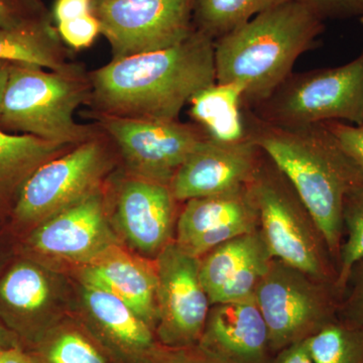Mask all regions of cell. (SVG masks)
I'll use <instances>...</instances> for the list:
<instances>
[{"instance_id":"6da1fadb","label":"cell","mask_w":363,"mask_h":363,"mask_svg":"<svg viewBox=\"0 0 363 363\" xmlns=\"http://www.w3.org/2000/svg\"><path fill=\"white\" fill-rule=\"evenodd\" d=\"M214 43L195 28L169 49L112 60L90 74L89 102L96 114L176 121L193 96L216 82Z\"/></svg>"},{"instance_id":"7a4b0ae2","label":"cell","mask_w":363,"mask_h":363,"mask_svg":"<svg viewBox=\"0 0 363 363\" xmlns=\"http://www.w3.org/2000/svg\"><path fill=\"white\" fill-rule=\"evenodd\" d=\"M247 138L297 191L320 230L336 267L343 245L346 195L363 187V175L323 123L277 125L243 108Z\"/></svg>"},{"instance_id":"3957f363","label":"cell","mask_w":363,"mask_h":363,"mask_svg":"<svg viewBox=\"0 0 363 363\" xmlns=\"http://www.w3.org/2000/svg\"><path fill=\"white\" fill-rule=\"evenodd\" d=\"M323 18L290 0L262 11L214 43L216 82L245 87L243 107L253 108L293 73L296 61L314 47Z\"/></svg>"},{"instance_id":"277c9868","label":"cell","mask_w":363,"mask_h":363,"mask_svg":"<svg viewBox=\"0 0 363 363\" xmlns=\"http://www.w3.org/2000/svg\"><path fill=\"white\" fill-rule=\"evenodd\" d=\"M90 97L89 76L86 77L80 66L45 72L40 67L13 64L0 128L75 147L99 133L74 119L76 109Z\"/></svg>"},{"instance_id":"5b68a950","label":"cell","mask_w":363,"mask_h":363,"mask_svg":"<svg viewBox=\"0 0 363 363\" xmlns=\"http://www.w3.org/2000/svg\"><path fill=\"white\" fill-rule=\"evenodd\" d=\"M250 186L272 257L335 285L337 267L323 233L291 182L264 152Z\"/></svg>"},{"instance_id":"8992f818","label":"cell","mask_w":363,"mask_h":363,"mask_svg":"<svg viewBox=\"0 0 363 363\" xmlns=\"http://www.w3.org/2000/svg\"><path fill=\"white\" fill-rule=\"evenodd\" d=\"M248 109L277 125H362L363 52L345 65L292 73L264 101Z\"/></svg>"},{"instance_id":"52a82bcc","label":"cell","mask_w":363,"mask_h":363,"mask_svg":"<svg viewBox=\"0 0 363 363\" xmlns=\"http://www.w3.org/2000/svg\"><path fill=\"white\" fill-rule=\"evenodd\" d=\"M104 138L98 133L33 172L9 210V227L18 240L50 217L100 190L113 162Z\"/></svg>"},{"instance_id":"ba28073f","label":"cell","mask_w":363,"mask_h":363,"mask_svg":"<svg viewBox=\"0 0 363 363\" xmlns=\"http://www.w3.org/2000/svg\"><path fill=\"white\" fill-rule=\"evenodd\" d=\"M255 301L277 355L337 322L341 296L334 284L319 281L272 257Z\"/></svg>"},{"instance_id":"9c48e42d","label":"cell","mask_w":363,"mask_h":363,"mask_svg":"<svg viewBox=\"0 0 363 363\" xmlns=\"http://www.w3.org/2000/svg\"><path fill=\"white\" fill-rule=\"evenodd\" d=\"M193 9L194 0H92L91 13L116 60L181 44L195 30Z\"/></svg>"},{"instance_id":"30bf717a","label":"cell","mask_w":363,"mask_h":363,"mask_svg":"<svg viewBox=\"0 0 363 363\" xmlns=\"http://www.w3.org/2000/svg\"><path fill=\"white\" fill-rule=\"evenodd\" d=\"M130 176L169 186L184 162L208 136L196 123L96 114Z\"/></svg>"},{"instance_id":"8fae6325","label":"cell","mask_w":363,"mask_h":363,"mask_svg":"<svg viewBox=\"0 0 363 363\" xmlns=\"http://www.w3.org/2000/svg\"><path fill=\"white\" fill-rule=\"evenodd\" d=\"M154 262L157 342L169 347L199 343L211 307L200 279V259L184 252L174 240Z\"/></svg>"},{"instance_id":"7c38bea8","label":"cell","mask_w":363,"mask_h":363,"mask_svg":"<svg viewBox=\"0 0 363 363\" xmlns=\"http://www.w3.org/2000/svg\"><path fill=\"white\" fill-rule=\"evenodd\" d=\"M116 245L100 189L28 231L18 238L16 252L42 262L55 259L84 267Z\"/></svg>"},{"instance_id":"4fadbf2b","label":"cell","mask_w":363,"mask_h":363,"mask_svg":"<svg viewBox=\"0 0 363 363\" xmlns=\"http://www.w3.org/2000/svg\"><path fill=\"white\" fill-rule=\"evenodd\" d=\"M61 284L49 266L16 252L0 267V322L30 350L59 317Z\"/></svg>"},{"instance_id":"5bb4252c","label":"cell","mask_w":363,"mask_h":363,"mask_svg":"<svg viewBox=\"0 0 363 363\" xmlns=\"http://www.w3.org/2000/svg\"><path fill=\"white\" fill-rule=\"evenodd\" d=\"M264 152L250 138L224 143L207 138L177 171L169 190L177 202L221 194L248 185Z\"/></svg>"},{"instance_id":"9a60e30c","label":"cell","mask_w":363,"mask_h":363,"mask_svg":"<svg viewBox=\"0 0 363 363\" xmlns=\"http://www.w3.org/2000/svg\"><path fill=\"white\" fill-rule=\"evenodd\" d=\"M175 198L169 186L128 176L117 188L116 217L131 247L155 259L174 241Z\"/></svg>"},{"instance_id":"2e32d148","label":"cell","mask_w":363,"mask_h":363,"mask_svg":"<svg viewBox=\"0 0 363 363\" xmlns=\"http://www.w3.org/2000/svg\"><path fill=\"white\" fill-rule=\"evenodd\" d=\"M81 283L86 326L118 363H150L157 343L154 329L113 294L88 281Z\"/></svg>"},{"instance_id":"e0dca14e","label":"cell","mask_w":363,"mask_h":363,"mask_svg":"<svg viewBox=\"0 0 363 363\" xmlns=\"http://www.w3.org/2000/svg\"><path fill=\"white\" fill-rule=\"evenodd\" d=\"M199 344L233 363H272L276 357L255 300L211 305Z\"/></svg>"},{"instance_id":"ac0fdd59","label":"cell","mask_w":363,"mask_h":363,"mask_svg":"<svg viewBox=\"0 0 363 363\" xmlns=\"http://www.w3.org/2000/svg\"><path fill=\"white\" fill-rule=\"evenodd\" d=\"M81 281L113 294L156 330L157 279L155 262L136 257L116 245L82 267Z\"/></svg>"},{"instance_id":"d6986e66","label":"cell","mask_w":363,"mask_h":363,"mask_svg":"<svg viewBox=\"0 0 363 363\" xmlns=\"http://www.w3.org/2000/svg\"><path fill=\"white\" fill-rule=\"evenodd\" d=\"M245 87L240 83L215 82L189 102V114L210 140L233 143L247 140L243 114Z\"/></svg>"},{"instance_id":"ffe728a7","label":"cell","mask_w":363,"mask_h":363,"mask_svg":"<svg viewBox=\"0 0 363 363\" xmlns=\"http://www.w3.org/2000/svg\"><path fill=\"white\" fill-rule=\"evenodd\" d=\"M70 147L38 136L9 135L0 130V208L11 210L33 172Z\"/></svg>"},{"instance_id":"44dd1931","label":"cell","mask_w":363,"mask_h":363,"mask_svg":"<svg viewBox=\"0 0 363 363\" xmlns=\"http://www.w3.org/2000/svg\"><path fill=\"white\" fill-rule=\"evenodd\" d=\"M0 61L51 71L66 70L67 52L52 16L16 28L0 30Z\"/></svg>"},{"instance_id":"7402d4cb","label":"cell","mask_w":363,"mask_h":363,"mask_svg":"<svg viewBox=\"0 0 363 363\" xmlns=\"http://www.w3.org/2000/svg\"><path fill=\"white\" fill-rule=\"evenodd\" d=\"M259 215L250 184L208 197L186 201L179 215L175 242L183 245L211 229Z\"/></svg>"},{"instance_id":"603a6c76","label":"cell","mask_w":363,"mask_h":363,"mask_svg":"<svg viewBox=\"0 0 363 363\" xmlns=\"http://www.w3.org/2000/svg\"><path fill=\"white\" fill-rule=\"evenodd\" d=\"M37 363H118L85 324L60 321L28 350Z\"/></svg>"},{"instance_id":"cb8c5ba5","label":"cell","mask_w":363,"mask_h":363,"mask_svg":"<svg viewBox=\"0 0 363 363\" xmlns=\"http://www.w3.org/2000/svg\"><path fill=\"white\" fill-rule=\"evenodd\" d=\"M267 247L260 229L221 243L200 259V279L210 304L222 286L255 253Z\"/></svg>"},{"instance_id":"d4e9b609","label":"cell","mask_w":363,"mask_h":363,"mask_svg":"<svg viewBox=\"0 0 363 363\" xmlns=\"http://www.w3.org/2000/svg\"><path fill=\"white\" fill-rule=\"evenodd\" d=\"M290 0H194L197 30L216 40L257 14Z\"/></svg>"},{"instance_id":"484cf974","label":"cell","mask_w":363,"mask_h":363,"mask_svg":"<svg viewBox=\"0 0 363 363\" xmlns=\"http://www.w3.org/2000/svg\"><path fill=\"white\" fill-rule=\"evenodd\" d=\"M305 341L315 363H363V326L337 321Z\"/></svg>"},{"instance_id":"4316f807","label":"cell","mask_w":363,"mask_h":363,"mask_svg":"<svg viewBox=\"0 0 363 363\" xmlns=\"http://www.w3.org/2000/svg\"><path fill=\"white\" fill-rule=\"evenodd\" d=\"M344 233L335 286L342 298L351 269L363 259V187L354 189L346 195L343 204Z\"/></svg>"},{"instance_id":"83f0119b","label":"cell","mask_w":363,"mask_h":363,"mask_svg":"<svg viewBox=\"0 0 363 363\" xmlns=\"http://www.w3.org/2000/svg\"><path fill=\"white\" fill-rule=\"evenodd\" d=\"M272 255L264 247L243 264L212 298L211 305L255 300V292L266 276Z\"/></svg>"},{"instance_id":"f1b7e54d","label":"cell","mask_w":363,"mask_h":363,"mask_svg":"<svg viewBox=\"0 0 363 363\" xmlns=\"http://www.w3.org/2000/svg\"><path fill=\"white\" fill-rule=\"evenodd\" d=\"M338 321L348 326H363V259L351 269L339 305Z\"/></svg>"},{"instance_id":"f546056e","label":"cell","mask_w":363,"mask_h":363,"mask_svg":"<svg viewBox=\"0 0 363 363\" xmlns=\"http://www.w3.org/2000/svg\"><path fill=\"white\" fill-rule=\"evenodd\" d=\"M152 363H233L202 347L199 343L183 347H169L159 342L150 351Z\"/></svg>"},{"instance_id":"4dcf8cb0","label":"cell","mask_w":363,"mask_h":363,"mask_svg":"<svg viewBox=\"0 0 363 363\" xmlns=\"http://www.w3.org/2000/svg\"><path fill=\"white\" fill-rule=\"evenodd\" d=\"M52 16L42 0H0V30Z\"/></svg>"},{"instance_id":"1f68e13d","label":"cell","mask_w":363,"mask_h":363,"mask_svg":"<svg viewBox=\"0 0 363 363\" xmlns=\"http://www.w3.org/2000/svg\"><path fill=\"white\" fill-rule=\"evenodd\" d=\"M57 30L65 44L75 50L86 49L101 33L100 23L92 13L86 14L74 20L57 23Z\"/></svg>"},{"instance_id":"d6a6232c","label":"cell","mask_w":363,"mask_h":363,"mask_svg":"<svg viewBox=\"0 0 363 363\" xmlns=\"http://www.w3.org/2000/svg\"><path fill=\"white\" fill-rule=\"evenodd\" d=\"M323 124L363 175V124L353 125L342 121H326Z\"/></svg>"},{"instance_id":"836d02e7","label":"cell","mask_w":363,"mask_h":363,"mask_svg":"<svg viewBox=\"0 0 363 363\" xmlns=\"http://www.w3.org/2000/svg\"><path fill=\"white\" fill-rule=\"evenodd\" d=\"M323 18H363V0H302Z\"/></svg>"},{"instance_id":"e575fe53","label":"cell","mask_w":363,"mask_h":363,"mask_svg":"<svg viewBox=\"0 0 363 363\" xmlns=\"http://www.w3.org/2000/svg\"><path fill=\"white\" fill-rule=\"evenodd\" d=\"M91 7L92 0H56L52 16L59 23L92 13Z\"/></svg>"},{"instance_id":"d590c367","label":"cell","mask_w":363,"mask_h":363,"mask_svg":"<svg viewBox=\"0 0 363 363\" xmlns=\"http://www.w3.org/2000/svg\"><path fill=\"white\" fill-rule=\"evenodd\" d=\"M272 363H315L306 341L293 344L277 353Z\"/></svg>"},{"instance_id":"8d00e7d4","label":"cell","mask_w":363,"mask_h":363,"mask_svg":"<svg viewBox=\"0 0 363 363\" xmlns=\"http://www.w3.org/2000/svg\"><path fill=\"white\" fill-rule=\"evenodd\" d=\"M0 363H37L30 350L18 347L0 350Z\"/></svg>"},{"instance_id":"74e56055","label":"cell","mask_w":363,"mask_h":363,"mask_svg":"<svg viewBox=\"0 0 363 363\" xmlns=\"http://www.w3.org/2000/svg\"><path fill=\"white\" fill-rule=\"evenodd\" d=\"M23 346L20 339L16 334L13 333L9 329H7L4 324L0 322V350H7V348L18 347Z\"/></svg>"},{"instance_id":"f35d334b","label":"cell","mask_w":363,"mask_h":363,"mask_svg":"<svg viewBox=\"0 0 363 363\" xmlns=\"http://www.w3.org/2000/svg\"><path fill=\"white\" fill-rule=\"evenodd\" d=\"M11 66H13L11 63L0 61V114H1L4 93H6L9 75H11Z\"/></svg>"},{"instance_id":"ab89813d","label":"cell","mask_w":363,"mask_h":363,"mask_svg":"<svg viewBox=\"0 0 363 363\" xmlns=\"http://www.w3.org/2000/svg\"><path fill=\"white\" fill-rule=\"evenodd\" d=\"M4 241H2V236L1 234H0V267L2 266V264H4V262H6V260H1V245ZM9 260V259H7Z\"/></svg>"},{"instance_id":"60d3db41","label":"cell","mask_w":363,"mask_h":363,"mask_svg":"<svg viewBox=\"0 0 363 363\" xmlns=\"http://www.w3.org/2000/svg\"><path fill=\"white\" fill-rule=\"evenodd\" d=\"M360 21H362V23H363V18H362V20H360Z\"/></svg>"},{"instance_id":"b9f144b4","label":"cell","mask_w":363,"mask_h":363,"mask_svg":"<svg viewBox=\"0 0 363 363\" xmlns=\"http://www.w3.org/2000/svg\"><path fill=\"white\" fill-rule=\"evenodd\" d=\"M150 363H152V362H150Z\"/></svg>"}]
</instances>
